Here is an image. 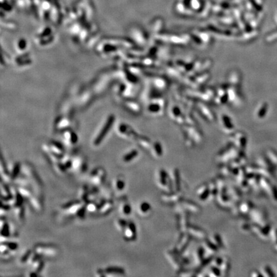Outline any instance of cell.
I'll return each mask as SVG.
<instances>
[{"label":"cell","mask_w":277,"mask_h":277,"mask_svg":"<svg viewBox=\"0 0 277 277\" xmlns=\"http://www.w3.org/2000/svg\"><path fill=\"white\" fill-rule=\"evenodd\" d=\"M151 205L146 201H143L142 202L141 204L139 205V207H138V212L139 213L142 215H146L148 214L151 211Z\"/></svg>","instance_id":"cb8c5ba5"},{"label":"cell","mask_w":277,"mask_h":277,"mask_svg":"<svg viewBox=\"0 0 277 277\" xmlns=\"http://www.w3.org/2000/svg\"><path fill=\"white\" fill-rule=\"evenodd\" d=\"M114 186L117 191H122L125 187V182L122 177H117L114 182Z\"/></svg>","instance_id":"603a6c76"},{"label":"cell","mask_w":277,"mask_h":277,"mask_svg":"<svg viewBox=\"0 0 277 277\" xmlns=\"http://www.w3.org/2000/svg\"><path fill=\"white\" fill-rule=\"evenodd\" d=\"M178 255L179 254L176 251L175 252L173 251H170L167 252V256L169 260L171 262V264L174 266V268H176L177 270H180L182 266V262L180 260L178 259Z\"/></svg>","instance_id":"7c38bea8"},{"label":"cell","mask_w":277,"mask_h":277,"mask_svg":"<svg viewBox=\"0 0 277 277\" xmlns=\"http://www.w3.org/2000/svg\"><path fill=\"white\" fill-rule=\"evenodd\" d=\"M220 171L221 174L225 175V176H228V175H229L230 174L232 173V168L231 167L230 165H224L221 167Z\"/></svg>","instance_id":"1f68e13d"},{"label":"cell","mask_w":277,"mask_h":277,"mask_svg":"<svg viewBox=\"0 0 277 277\" xmlns=\"http://www.w3.org/2000/svg\"><path fill=\"white\" fill-rule=\"evenodd\" d=\"M214 240H215V243L216 244H217V246H218V247L221 248H223L224 244H223V240L221 239V236L219 235V234H216L214 235Z\"/></svg>","instance_id":"74e56055"},{"label":"cell","mask_w":277,"mask_h":277,"mask_svg":"<svg viewBox=\"0 0 277 277\" xmlns=\"http://www.w3.org/2000/svg\"><path fill=\"white\" fill-rule=\"evenodd\" d=\"M1 201H10L12 198L13 194L11 192V189L6 184V182L1 180Z\"/></svg>","instance_id":"8fae6325"},{"label":"cell","mask_w":277,"mask_h":277,"mask_svg":"<svg viewBox=\"0 0 277 277\" xmlns=\"http://www.w3.org/2000/svg\"><path fill=\"white\" fill-rule=\"evenodd\" d=\"M276 239H277V230H276Z\"/></svg>","instance_id":"bcb514c9"},{"label":"cell","mask_w":277,"mask_h":277,"mask_svg":"<svg viewBox=\"0 0 277 277\" xmlns=\"http://www.w3.org/2000/svg\"><path fill=\"white\" fill-rule=\"evenodd\" d=\"M18 191L19 192V193L21 194L23 198L25 199V200H29L30 198H32V196L33 195L32 193V191L30 190V189L25 186H18Z\"/></svg>","instance_id":"ac0fdd59"},{"label":"cell","mask_w":277,"mask_h":277,"mask_svg":"<svg viewBox=\"0 0 277 277\" xmlns=\"http://www.w3.org/2000/svg\"><path fill=\"white\" fill-rule=\"evenodd\" d=\"M221 272L223 273L224 276L228 275V273L230 270V262L228 259H225L223 260V262L221 266Z\"/></svg>","instance_id":"f546056e"},{"label":"cell","mask_w":277,"mask_h":277,"mask_svg":"<svg viewBox=\"0 0 277 277\" xmlns=\"http://www.w3.org/2000/svg\"><path fill=\"white\" fill-rule=\"evenodd\" d=\"M181 204L182 206H183V207L185 209V210H187L190 212H194V213H197V212H199L200 211V208L198 207V205H196L195 203L192 202L191 201L184 200L183 201H182Z\"/></svg>","instance_id":"e0dca14e"},{"label":"cell","mask_w":277,"mask_h":277,"mask_svg":"<svg viewBox=\"0 0 277 277\" xmlns=\"http://www.w3.org/2000/svg\"><path fill=\"white\" fill-rule=\"evenodd\" d=\"M13 209H14V214L17 219L21 222L24 221L25 218V209L24 205L13 207Z\"/></svg>","instance_id":"ffe728a7"},{"label":"cell","mask_w":277,"mask_h":277,"mask_svg":"<svg viewBox=\"0 0 277 277\" xmlns=\"http://www.w3.org/2000/svg\"><path fill=\"white\" fill-rule=\"evenodd\" d=\"M252 208V204L249 201L243 202L238 207L239 212L242 214L247 213L248 211Z\"/></svg>","instance_id":"83f0119b"},{"label":"cell","mask_w":277,"mask_h":277,"mask_svg":"<svg viewBox=\"0 0 277 277\" xmlns=\"http://www.w3.org/2000/svg\"><path fill=\"white\" fill-rule=\"evenodd\" d=\"M33 252H32L31 250H28L26 251L24 254H23L21 257V259H20V261H21V263H26L28 262L29 259L30 258V257L32 256V253Z\"/></svg>","instance_id":"e575fe53"},{"label":"cell","mask_w":277,"mask_h":277,"mask_svg":"<svg viewBox=\"0 0 277 277\" xmlns=\"http://www.w3.org/2000/svg\"><path fill=\"white\" fill-rule=\"evenodd\" d=\"M230 191L232 192V194H233V196H234L235 198L239 199L240 198H241V195H240V193L235 187H232Z\"/></svg>","instance_id":"60d3db41"},{"label":"cell","mask_w":277,"mask_h":277,"mask_svg":"<svg viewBox=\"0 0 277 277\" xmlns=\"http://www.w3.org/2000/svg\"><path fill=\"white\" fill-rule=\"evenodd\" d=\"M5 242V244L7 245L8 248L11 249L12 252H15L17 250V249L18 248V244L16 242H13V241H5V242Z\"/></svg>","instance_id":"8d00e7d4"},{"label":"cell","mask_w":277,"mask_h":277,"mask_svg":"<svg viewBox=\"0 0 277 277\" xmlns=\"http://www.w3.org/2000/svg\"><path fill=\"white\" fill-rule=\"evenodd\" d=\"M96 274L98 276H121L125 274L124 269L120 267L112 266L108 267L104 270L98 269Z\"/></svg>","instance_id":"277c9868"},{"label":"cell","mask_w":277,"mask_h":277,"mask_svg":"<svg viewBox=\"0 0 277 277\" xmlns=\"http://www.w3.org/2000/svg\"><path fill=\"white\" fill-rule=\"evenodd\" d=\"M170 178L168 177L167 172L164 170H160L158 173V183L160 186L164 189H167L168 193L173 191V185H172V182L170 180Z\"/></svg>","instance_id":"5b68a950"},{"label":"cell","mask_w":277,"mask_h":277,"mask_svg":"<svg viewBox=\"0 0 277 277\" xmlns=\"http://www.w3.org/2000/svg\"><path fill=\"white\" fill-rule=\"evenodd\" d=\"M191 238V235L189 234H183L182 235L177 243L176 249H175V251L179 255L182 254L187 249L189 243H190Z\"/></svg>","instance_id":"ba28073f"},{"label":"cell","mask_w":277,"mask_h":277,"mask_svg":"<svg viewBox=\"0 0 277 277\" xmlns=\"http://www.w3.org/2000/svg\"><path fill=\"white\" fill-rule=\"evenodd\" d=\"M11 235V228L7 221L1 219V237L6 239Z\"/></svg>","instance_id":"2e32d148"},{"label":"cell","mask_w":277,"mask_h":277,"mask_svg":"<svg viewBox=\"0 0 277 277\" xmlns=\"http://www.w3.org/2000/svg\"><path fill=\"white\" fill-rule=\"evenodd\" d=\"M265 271H266L267 274H268V276H275V275L274 274V273H273V271L272 269L268 266H266L265 267Z\"/></svg>","instance_id":"7bdbcfd3"},{"label":"cell","mask_w":277,"mask_h":277,"mask_svg":"<svg viewBox=\"0 0 277 277\" xmlns=\"http://www.w3.org/2000/svg\"><path fill=\"white\" fill-rule=\"evenodd\" d=\"M120 210L121 213L124 216H128L131 212V207L130 204L127 201H124L121 205Z\"/></svg>","instance_id":"d4e9b609"},{"label":"cell","mask_w":277,"mask_h":277,"mask_svg":"<svg viewBox=\"0 0 277 277\" xmlns=\"http://www.w3.org/2000/svg\"><path fill=\"white\" fill-rule=\"evenodd\" d=\"M189 217L187 215L182 214L179 218V227L182 232L187 231L189 227Z\"/></svg>","instance_id":"d6986e66"},{"label":"cell","mask_w":277,"mask_h":277,"mask_svg":"<svg viewBox=\"0 0 277 277\" xmlns=\"http://www.w3.org/2000/svg\"><path fill=\"white\" fill-rule=\"evenodd\" d=\"M273 195H274V197L275 198V200H277V188L276 187H273Z\"/></svg>","instance_id":"f6af8a7d"},{"label":"cell","mask_w":277,"mask_h":277,"mask_svg":"<svg viewBox=\"0 0 277 277\" xmlns=\"http://www.w3.org/2000/svg\"><path fill=\"white\" fill-rule=\"evenodd\" d=\"M210 196H211V191H210V189H209L208 185L207 189H206L204 192H203L201 194L198 195V197L201 201H205L208 197H210Z\"/></svg>","instance_id":"836d02e7"},{"label":"cell","mask_w":277,"mask_h":277,"mask_svg":"<svg viewBox=\"0 0 277 277\" xmlns=\"http://www.w3.org/2000/svg\"><path fill=\"white\" fill-rule=\"evenodd\" d=\"M123 238L126 241H133L137 238V228L134 223L128 222L126 227L122 232Z\"/></svg>","instance_id":"8992f818"},{"label":"cell","mask_w":277,"mask_h":277,"mask_svg":"<svg viewBox=\"0 0 277 277\" xmlns=\"http://www.w3.org/2000/svg\"><path fill=\"white\" fill-rule=\"evenodd\" d=\"M205 244H206V246H207V247L210 251L212 252H217L218 251L219 247L217 246V244H216V243L212 242V241H209V240H206Z\"/></svg>","instance_id":"4dcf8cb0"},{"label":"cell","mask_w":277,"mask_h":277,"mask_svg":"<svg viewBox=\"0 0 277 277\" xmlns=\"http://www.w3.org/2000/svg\"><path fill=\"white\" fill-rule=\"evenodd\" d=\"M128 224V222L124 219H118L117 220V225L118 229L122 232L124 228L126 227V226Z\"/></svg>","instance_id":"d6a6232c"},{"label":"cell","mask_w":277,"mask_h":277,"mask_svg":"<svg viewBox=\"0 0 277 277\" xmlns=\"http://www.w3.org/2000/svg\"><path fill=\"white\" fill-rule=\"evenodd\" d=\"M114 207V203L110 200H102L98 204V210L97 214L98 216H106L112 211Z\"/></svg>","instance_id":"52a82bcc"},{"label":"cell","mask_w":277,"mask_h":277,"mask_svg":"<svg viewBox=\"0 0 277 277\" xmlns=\"http://www.w3.org/2000/svg\"><path fill=\"white\" fill-rule=\"evenodd\" d=\"M223 262V259L221 257H217L215 259V264L216 266L218 267H221Z\"/></svg>","instance_id":"ee69618b"},{"label":"cell","mask_w":277,"mask_h":277,"mask_svg":"<svg viewBox=\"0 0 277 277\" xmlns=\"http://www.w3.org/2000/svg\"><path fill=\"white\" fill-rule=\"evenodd\" d=\"M173 193V192H170V194H163L162 196L161 199L165 203H175L178 201H180L182 199V195L179 193Z\"/></svg>","instance_id":"9a60e30c"},{"label":"cell","mask_w":277,"mask_h":277,"mask_svg":"<svg viewBox=\"0 0 277 277\" xmlns=\"http://www.w3.org/2000/svg\"><path fill=\"white\" fill-rule=\"evenodd\" d=\"M138 155V151L136 150L130 151L129 153L124 155L123 157V162L126 163H130L131 161L134 160L135 158H136Z\"/></svg>","instance_id":"484cf974"},{"label":"cell","mask_w":277,"mask_h":277,"mask_svg":"<svg viewBox=\"0 0 277 277\" xmlns=\"http://www.w3.org/2000/svg\"><path fill=\"white\" fill-rule=\"evenodd\" d=\"M64 138L69 144H74L78 141V137L76 134L71 131H67L64 134Z\"/></svg>","instance_id":"7402d4cb"},{"label":"cell","mask_w":277,"mask_h":277,"mask_svg":"<svg viewBox=\"0 0 277 277\" xmlns=\"http://www.w3.org/2000/svg\"><path fill=\"white\" fill-rule=\"evenodd\" d=\"M21 170H22V165L19 163H16L14 164V165H13V167L12 168V170H11V171L10 172L12 180H16V179L18 178L20 173H21Z\"/></svg>","instance_id":"44dd1931"},{"label":"cell","mask_w":277,"mask_h":277,"mask_svg":"<svg viewBox=\"0 0 277 277\" xmlns=\"http://www.w3.org/2000/svg\"><path fill=\"white\" fill-rule=\"evenodd\" d=\"M0 171H1V180L7 183V182L12 180L11 177V174L8 170V168L5 163L4 160H3V158L1 156V163H0Z\"/></svg>","instance_id":"4fadbf2b"},{"label":"cell","mask_w":277,"mask_h":277,"mask_svg":"<svg viewBox=\"0 0 277 277\" xmlns=\"http://www.w3.org/2000/svg\"><path fill=\"white\" fill-rule=\"evenodd\" d=\"M84 205L82 201L76 200L67 202L62 206V210L64 213L69 216H77Z\"/></svg>","instance_id":"3957f363"},{"label":"cell","mask_w":277,"mask_h":277,"mask_svg":"<svg viewBox=\"0 0 277 277\" xmlns=\"http://www.w3.org/2000/svg\"><path fill=\"white\" fill-rule=\"evenodd\" d=\"M211 270V273L212 274L211 276H219L221 275V269L219 268V267L218 266H212L210 269Z\"/></svg>","instance_id":"d590c367"},{"label":"cell","mask_w":277,"mask_h":277,"mask_svg":"<svg viewBox=\"0 0 277 277\" xmlns=\"http://www.w3.org/2000/svg\"><path fill=\"white\" fill-rule=\"evenodd\" d=\"M139 144H140V145L142 147H143L144 148H146V149H148V148L150 147L149 142L145 141L144 139H140L139 140Z\"/></svg>","instance_id":"b9f144b4"},{"label":"cell","mask_w":277,"mask_h":277,"mask_svg":"<svg viewBox=\"0 0 277 277\" xmlns=\"http://www.w3.org/2000/svg\"><path fill=\"white\" fill-rule=\"evenodd\" d=\"M87 168L86 161L81 156L73 157L71 170L75 171L83 172Z\"/></svg>","instance_id":"9c48e42d"},{"label":"cell","mask_w":277,"mask_h":277,"mask_svg":"<svg viewBox=\"0 0 277 277\" xmlns=\"http://www.w3.org/2000/svg\"><path fill=\"white\" fill-rule=\"evenodd\" d=\"M197 255H198V259L200 261V262L204 260L205 258V250L203 248H199L198 251H197Z\"/></svg>","instance_id":"f35d334b"},{"label":"cell","mask_w":277,"mask_h":277,"mask_svg":"<svg viewBox=\"0 0 277 277\" xmlns=\"http://www.w3.org/2000/svg\"><path fill=\"white\" fill-rule=\"evenodd\" d=\"M155 153L158 157H161L162 155H163V150H162V148L158 144H156L155 146Z\"/></svg>","instance_id":"ab89813d"},{"label":"cell","mask_w":277,"mask_h":277,"mask_svg":"<svg viewBox=\"0 0 277 277\" xmlns=\"http://www.w3.org/2000/svg\"><path fill=\"white\" fill-rule=\"evenodd\" d=\"M106 171L103 167H98L94 169L90 175V182L94 187L102 185L106 178Z\"/></svg>","instance_id":"7a4b0ae2"},{"label":"cell","mask_w":277,"mask_h":277,"mask_svg":"<svg viewBox=\"0 0 277 277\" xmlns=\"http://www.w3.org/2000/svg\"><path fill=\"white\" fill-rule=\"evenodd\" d=\"M187 231L188 234H190L191 237H194L198 239H204L207 236L206 233L203 230L194 226L189 225Z\"/></svg>","instance_id":"30bf717a"},{"label":"cell","mask_w":277,"mask_h":277,"mask_svg":"<svg viewBox=\"0 0 277 277\" xmlns=\"http://www.w3.org/2000/svg\"><path fill=\"white\" fill-rule=\"evenodd\" d=\"M86 208L87 212H90V213H95L98 210V204H96L93 201H89L86 204Z\"/></svg>","instance_id":"4316f807"},{"label":"cell","mask_w":277,"mask_h":277,"mask_svg":"<svg viewBox=\"0 0 277 277\" xmlns=\"http://www.w3.org/2000/svg\"><path fill=\"white\" fill-rule=\"evenodd\" d=\"M33 252L42 258L55 257L59 253L56 246L49 244H37L33 248Z\"/></svg>","instance_id":"6da1fadb"},{"label":"cell","mask_w":277,"mask_h":277,"mask_svg":"<svg viewBox=\"0 0 277 277\" xmlns=\"http://www.w3.org/2000/svg\"><path fill=\"white\" fill-rule=\"evenodd\" d=\"M32 208L36 212H40L42 211V201L40 200L39 197L37 196L33 195L32 198L28 200Z\"/></svg>","instance_id":"5bb4252c"},{"label":"cell","mask_w":277,"mask_h":277,"mask_svg":"<svg viewBox=\"0 0 277 277\" xmlns=\"http://www.w3.org/2000/svg\"><path fill=\"white\" fill-rule=\"evenodd\" d=\"M174 184L175 189L177 192H179L180 190V175L179 171L176 169L174 170Z\"/></svg>","instance_id":"f1b7e54d"}]
</instances>
